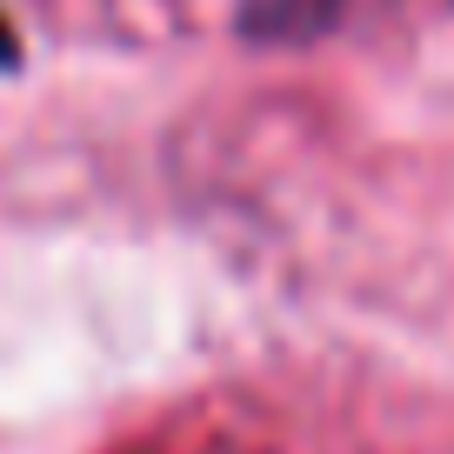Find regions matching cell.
I'll return each instance as SVG.
<instances>
[{"mask_svg": "<svg viewBox=\"0 0 454 454\" xmlns=\"http://www.w3.org/2000/svg\"><path fill=\"white\" fill-rule=\"evenodd\" d=\"M14 60H20V47H14V27L0 20V67H14Z\"/></svg>", "mask_w": 454, "mask_h": 454, "instance_id": "6da1fadb", "label": "cell"}]
</instances>
